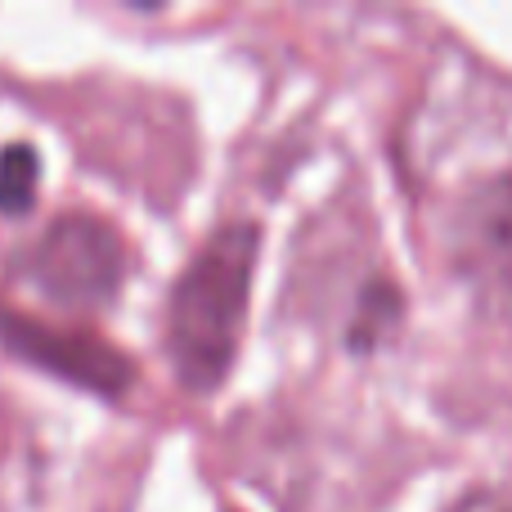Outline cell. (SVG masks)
Returning a JSON list of instances; mask_svg holds the SVG:
<instances>
[{
	"instance_id": "cell-1",
	"label": "cell",
	"mask_w": 512,
	"mask_h": 512,
	"mask_svg": "<svg viewBox=\"0 0 512 512\" xmlns=\"http://www.w3.org/2000/svg\"><path fill=\"white\" fill-rule=\"evenodd\" d=\"M256 265V225H225L203 243L171 292L167 346L185 387L207 391L225 378L239 346L248 283Z\"/></svg>"
},
{
	"instance_id": "cell-2",
	"label": "cell",
	"mask_w": 512,
	"mask_h": 512,
	"mask_svg": "<svg viewBox=\"0 0 512 512\" xmlns=\"http://www.w3.org/2000/svg\"><path fill=\"white\" fill-rule=\"evenodd\" d=\"M126 270V248L117 230L99 216L72 212L41 230V239L27 248L23 274L50 301L72 310H95L117 292Z\"/></svg>"
},
{
	"instance_id": "cell-3",
	"label": "cell",
	"mask_w": 512,
	"mask_h": 512,
	"mask_svg": "<svg viewBox=\"0 0 512 512\" xmlns=\"http://www.w3.org/2000/svg\"><path fill=\"white\" fill-rule=\"evenodd\" d=\"M450 256L472 297L512 324V176H490L463 194L450 221Z\"/></svg>"
},
{
	"instance_id": "cell-4",
	"label": "cell",
	"mask_w": 512,
	"mask_h": 512,
	"mask_svg": "<svg viewBox=\"0 0 512 512\" xmlns=\"http://www.w3.org/2000/svg\"><path fill=\"white\" fill-rule=\"evenodd\" d=\"M0 333L14 351H23L27 360L45 364V369L63 373V378L81 382V387H95V391H122L131 382V364H126L122 351H113L108 342L90 333H77V328H54L41 324L32 315H18V310L0 306Z\"/></svg>"
},
{
	"instance_id": "cell-5",
	"label": "cell",
	"mask_w": 512,
	"mask_h": 512,
	"mask_svg": "<svg viewBox=\"0 0 512 512\" xmlns=\"http://www.w3.org/2000/svg\"><path fill=\"white\" fill-rule=\"evenodd\" d=\"M36 149L27 144H9L0 149V212H27L36 198Z\"/></svg>"
},
{
	"instance_id": "cell-6",
	"label": "cell",
	"mask_w": 512,
	"mask_h": 512,
	"mask_svg": "<svg viewBox=\"0 0 512 512\" xmlns=\"http://www.w3.org/2000/svg\"><path fill=\"white\" fill-rule=\"evenodd\" d=\"M454 512H512V486H490L468 495Z\"/></svg>"
}]
</instances>
